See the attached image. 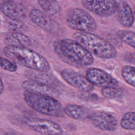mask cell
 <instances>
[{
	"mask_svg": "<svg viewBox=\"0 0 135 135\" xmlns=\"http://www.w3.org/2000/svg\"><path fill=\"white\" fill-rule=\"evenodd\" d=\"M37 3L46 15L53 16L59 13L61 6L58 2L53 0H38Z\"/></svg>",
	"mask_w": 135,
	"mask_h": 135,
	"instance_id": "obj_17",
	"label": "cell"
},
{
	"mask_svg": "<svg viewBox=\"0 0 135 135\" xmlns=\"http://www.w3.org/2000/svg\"><path fill=\"white\" fill-rule=\"evenodd\" d=\"M118 37L123 42L131 47L134 49V33L132 31L126 30H120L117 33Z\"/></svg>",
	"mask_w": 135,
	"mask_h": 135,
	"instance_id": "obj_22",
	"label": "cell"
},
{
	"mask_svg": "<svg viewBox=\"0 0 135 135\" xmlns=\"http://www.w3.org/2000/svg\"><path fill=\"white\" fill-rule=\"evenodd\" d=\"M135 113L129 111L126 113L120 121L121 128L125 130H134L135 128Z\"/></svg>",
	"mask_w": 135,
	"mask_h": 135,
	"instance_id": "obj_20",
	"label": "cell"
},
{
	"mask_svg": "<svg viewBox=\"0 0 135 135\" xmlns=\"http://www.w3.org/2000/svg\"><path fill=\"white\" fill-rule=\"evenodd\" d=\"M101 93L103 97L108 99H116L122 97L123 91L117 86H111L102 88Z\"/></svg>",
	"mask_w": 135,
	"mask_h": 135,
	"instance_id": "obj_21",
	"label": "cell"
},
{
	"mask_svg": "<svg viewBox=\"0 0 135 135\" xmlns=\"http://www.w3.org/2000/svg\"><path fill=\"white\" fill-rule=\"evenodd\" d=\"M3 52L13 62L33 70L46 72L51 69L44 57L26 46L8 45L4 47Z\"/></svg>",
	"mask_w": 135,
	"mask_h": 135,
	"instance_id": "obj_2",
	"label": "cell"
},
{
	"mask_svg": "<svg viewBox=\"0 0 135 135\" xmlns=\"http://www.w3.org/2000/svg\"><path fill=\"white\" fill-rule=\"evenodd\" d=\"M73 37L92 55L103 59H112L117 56V52L113 45L98 35L76 32Z\"/></svg>",
	"mask_w": 135,
	"mask_h": 135,
	"instance_id": "obj_3",
	"label": "cell"
},
{
	"mask_svg": "<svg viewBox=\"0 0 135 135\" xmlns=\"http://www.w3.org/2000/svg\"><path fill=\"white\" fill-rule=\"evenodd\" d=\"M5 135H16V134H14L13 133H6Z\"/></svg>",
	"mask_w": 135,
	"mask_h": 135,
	"instance_id": "obj_25",
	"label": "cell"
},
{
	"mask_svg": "<svg viewBox=\"0 0 135 135\" xmlns=\"http://www.w3.org/2000/svg\"><path fill=\"white\" fill-rule=\"evenodd\" d=\"M6 40L11 43L10 45L26 46L30 45L31 41L26 35L20 33H11L6 36Z\"/></svg>",
	"mask_w": 135,
	"mask_h": 135,
	"instance_id": "obj_18",
	"label": "cell"
},
{
	"mask_svg": "<svg viewBox=\"0 0 135 135\" xmlns=\"http://www.w3.org/2000/svg\"><path fill=\"white\" fill-rule=\"evenodd\" d=\"M26 76L30 80L34 81L54 88L58 85L57 81L45 72L35 70L27 71L26 73Z\"/></svg>",
	"mask_w": 135,
	"mask_h": 135,
	"instance_id": "obj_15",
	"label": "cell"
},
{
	"mask_svg": "<svg viewBox=\"0 0 135 135\" xmlns=\"http://www.w3.org/2000/svg\"><path fill=\"white\" fill-rule=\"evenodd\" d=\"M53 48L57 56L71 66L81 68L91 65L94 62L92 55L74 40H56L53 42Z\"/></svg>",
	"mask_w": 135,
	"mask_h": 135,
	"instance_id": "obj_1",
	"label": "cell"
},
{
	"mask_svg": "<svg viewBox=\"0 0 135 135\" xmlns=\"http://www.w3.org/2000/svg\"><path fill=\"white\" fill-rule=\"evenodd\" d=\"M23 95L27 105L39 113L53 117H61L64 115L61 103L54 97L34 94L26 91Z\"/></svg>",
	"mask_w": 135,
	"mask_h": 135,
	"instance_id": "obj_4",
	"label": "cell"
},
{
	"mask_svg": "<svg viewBox=\"0 0 135 135\" xmlns=\"http://www.w3.org/2000/svg\"><path fill=\"white\" fill-rule=\"evenodd\" d=\"M0 67L9 72H15L17 69L16 63L1 56H0Z\"/></svg>",
	"mask_w": 135,
	"mask_h": 135,
	"instance_id": "obj_23",
	"label": "cell"
},
{
	"mask_svg": "<svg viewBox=\"0 0 135 135\" xmlns=\"http://www.w3.org/2000/svg\"><path fill=\"white\" fill-rule=\"evenodd\" d=\"M62 78L71 86L84 92L89 93L94 89V86L85 76L70 69H64L60 72Z\"/></svg>",
	"mask_w": 135,
	"mask_h": 135,
	"instance_id": "obj_8",
	"label": "cell"
},
{
	"mask_svg": "<svg viewBox=\"0 0 135 135\" xmlns=\"http://www.w3.org/2000/svg\"><path fill=\"white\" fill-rule=\"evenodd\" d=\"M81 3L87 10L101 17H107L115 13L117 6V2L112 0H83Z\"/></svg>",
	"mask_w": 135,
	"mask_h": 135,
	"instance_id": "obj_6",
	"label": "cell"
},
{
	"mask_svg": "<svg viewBox=\"0 0 135 135\" xmlns=\"http://www.w3.org/2000/svg\"><path fill=\"white\" fill-rule=\"evenodd\" d=\"M27 124L35 131L45 135H61L62 128L56 123L45 119L31 118L26 120Z\"/></svg>",
	"mask_w": 135,
	"mask_h": 135,
	"instance_id": "obj_9",
	"label": "cell"
},
{
	"mask_svg": "<svg viewBox=\"0 0 135 135\" xmlns=\"http://www.w3.org/2000/svg\"><path fill=\"white\" fill-rule=\"evenodd\" d=\"M134 72V67L130 65L123 66L121 71V75L124 80L133 88L135 86Z\"/></svg>",
	"mask_w": 135,
	"mask_h": 135,
	"instance_id": "obj_19",
	"label": "cell"
},
{
	"mask_svg": "<svg viewBox=\"0 0 135 135\" xmlns=\"http://www.w3.org/2000/svg\"><path fill=\"white\" fill-rule=\"evenodd\" d=\"M89 118L92 124L101 130L113 131L117 129L116 118L109 112L96 111L90 114Z\"/></svg>",
	"mask_w": 135,
	"mask_h": 135,
	"instance_id": "obj_10",
	"label": "cell"
},
{
	"mask_svg": "<svg viewBox=\"0 0 135 135\" xmlns=\"http://www.w3.org/2000/svg\"><path fill=\"white\" fill-rule=\"evenodd\" d=\"M85 78L93 86L103 88L118 86L119 82L110 74L100 69L92 68L87 69Z\"/></svg>",
	"mask_w": 135,
	"mask_h": 135,
	"instance_id": "obj_7",
	"label": "cell"
},
{
	"mask_svg": "<svg viewBox=\"0 0 135 135\" xmlns=\"http://www.w3.org/2000/svg\"><path fill=\"white\" fill-rule=\"evenodd\" d=\"M68 25L78 32H91L97 27L94 18L85 10L73 8L69 10L66 15Z\"/></svg>",
	"mask_w": 135,
	"mask_h": 135,
	"instance_id": "obj_5",
	"label": "cell"
},
{
	"mask_svg": "<svg viewBox=\"0 0 135 135\" xmlns=\"http://www.w3.org/2000/svg\"><path fill=\"white\" fill-rule=\"evenodd\" d=\"M22 86L25 91L34 94L49 95L52 97L57 96L59 94L56 88L32 80L24 81L22 84Z\"/></svg>",
	"mask_w": 135,
	"mask_h": 135,
	"instance_id": "obj_12",
	"label": "cell"
},
{
	"mask_svg": "<svg viewBox=\"0 0 135 135\" xmlns=\"http://www.w3.org/2000/svg\"><path fill=\"white\" fill-rule=\"evenodd\" d=\"M1 11L14 21H20L26 17V9L21 4L14 1H5L0 5Z\"/></svg>",
	"mask_w": 135,
	"mask_h": 135,
	"instance_id": "obj_11",
	"label": "cell"
},
{
	"mask_svg": "<svg viewBox=\"0 0 135 135\" xmlns=\"http://www.w3.org/2000/svg\"><path fill=\"white\" fill-rule=\"evenodd\" d=\"M3 90H4L3 83L2 80L0 78V94H1L3 92Z\"/></svg>",
	"mask_w": 135,
	"mask_h": 135,
	"instance_id": "obj_24",
	"label": "cell"
},
{
	"mask_svg": "<svg viewBox=\"0 0 135 135\" xmlns=\"http://www.w3.org/2000/svg\"><path fill=\"white\" fill-rule=\"evenodd\" d=\"M119 23L124 27H130L134 23V16L132 11L126 1L117 2L116 12Z\"/></svg>",
	"mask_w": 135,
	"mask_h": 135,
	"instance_id": "obj_13",
	"label": "cell"
},
{
	"mask_svg": "<svg viewBox=\"0 0 135 135\" xmlns=\"http://www.w3.org/2000/svg\"><path fill=\"white\" fill-rule=\"evenodd\" d=\"M63 112L69 117L75 119H84L89 116L88 109L82 105L69 104L63 108Z\"/></svg>",
	"mask_w": 135,
	"mask_h": 135,
	"instance_id": "obj_16",
	"label": "cell"
},
{
	"mask_svg": "<svg viewBox=\"0 0 135 135\" xmlns=\"http://www.w3.org/2000/svg\"><path fill=\"white\" fill-rule=\"evenodd\" d=\"M29 16L32 22L44 31L51 32L53 30L54 27L53 21L40 9L31 10Z\"/></svg>",
	"mask_w": 135,
	"mask_h": 135,
	"instance_id": "obj_14",
	"label": "cell"
}]
</instances>
